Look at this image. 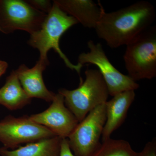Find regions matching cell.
Segmentation results:
<instances>
[{
    "label": "cell",
    "mask_w": 156,
    "mask_h": 156,
    "mask_svg": "<svg viewBox=\"0 0 156 156\" xmlns=\"http://www.w3.org/2000/svg\"><path fill=\"white\" fill-rule=\"evenodd\" d=\"M156 18L154 6L140 1L112 12L105 11L95 29L98 37L111 48L127 45L151 26Z\"/></svg>",
    "instance_id": "obj_1"
},
{
    "label": "cell",
    "mask_w": 156,
    "mask_h": 156,
    "mask_svg": "<svg viewBox=\"0 0 156 156\" xmlns=\"http://www.w3.org/2000/svg\"><path fill=\"white\" fill-rule=\"evenodd\" d=\"M79 23L77 20L62 11L55 3H53L51 11L47 15L41 28L31 34L28 44L36 48L40 53L39 59L49 61L47 54L49 50L53 49L66 65L72 70H75L80 76L81 70L83 66L73 64L67 56L62 51L59 42L63 34L69 28Z\"/></svg>",
    "instance_id": "obj_2"
},
{
    "label": "cell",
    "mask_w": 156,
    "mask_h": 156,
    "mask_svg": "<svg viewBox=\"0 0 156 156\" xmlns=\"http://www.w3.org/2000/svg\"><path fill=\"white\" fill-rule=\"evenodd\" d=\"M85 80L74 90L60 89L65 104L80 122L98 106L107 101L109 93L103 77L98 69H87Z\"/></svg>",
    "instance_id": "obj_3"
},
{
    "label": "cell",
    "mask_w": 156,
    "mask_h": 156,
    "mask_svg": "<svg viewBox=\"0 0 156 156\" xmlns=\"http://www.w3.org/2000/svg\"><path fill=\"white\" fill-rule=\"evenodd\" d=\"M123 58L128 76L133 80L155 77V26H151L128 43Z\"/></svg>",
    "instance_id": "obj_4"
},
{
    "label": "cell",
    "mask_w": 156,
    "mask_h": 156,
    "mask_svg": "<svg viewBox=\"0 0 156 156\" xmlns=\"http://www.w3.org/2000/svg\"><path fill=\"white\" fill-rule=\"evenodd\" d=\"M47 15L26 1L0 0V30L9 34L22 30L32 34L41 28Z\"/></svg>",
    "instance_id": "obj_5"
},
{
    "label": "cell",
    "mask_w": 156,
    "mask_h": 156,
    "mask_svg": "<svg viewBox=\"0 0 156 156\" xmlns=\"http://www.w3.org/2000/svg\"><path fill=\"white\" fill-rule=\"evenodd\" d=\"M105 103L98 106L80 122L69 136V144L76 156H91L100 145L106 122Z\"/></svg>",
    "instance_id": "obj_6"
},
{
    "label": "cell",
    "mask_w": 156,
    "mask_h": 156,
    "mask_svg": "<svg viewBox=\"0 0 156 156\" xmlns=\"http://www.w3.org/2000/svg\"><path fill=\"white\" fill-rule=\"evenodd\" d=\"M89 51L81 53L78 63L96 66L103 77L108 89L109 95L115 96L127 91H135L139 85L128 75L123 74L113 65L107 56L100 43L95 44L92 40L87 43Z\"/></svg>",
    "instance_id": "obj_7"
},
{
    "label": "cell",
    "mask_w": 156,
    "mask_h": 156,
    "mask_svg": "<svg viewBox=\"0 0 156 156\" xmlns=\"http://www.w3.org/2000/svg\"><path fill=\"white\" fill-rule=\"evenodd\" d=\"M55 136L46 127L32 121L28 116L9 115L0 121V142L8 149L14 150L23 144L36 142Z\"/></svg>",
    "instance_id": "obj_8"
},
{
    "label": "cell",
    "mask_w": 156,
    "mask_h": 156,
    "mask_svg": "<svg viewBox=\"0 0 156 156\" xmlns=\"http://www.w3.org/2000/svg\"><path fill=\"white\" fill-rule=\"evenodd\" d=\"M29 117L34 122L46 127L62 138H68L79 123L66 106L64 98L58 93L46 110Z\"/></svg>",
    "instance_id": "obj_9"
},
{
    "label": "cell",
    "mask_w": 156,
    "mask_h": 156,
    "mask_svg": "<svg viewBox=\"0 0 156 156\" xmlns=\"http://www.w3.org/2000/svg\"><path fill=\"white\" fill-rule=\"evenodd\" d=\"M49 64V61L39 59L32 68L23 64L16 70L23 88L31 98H36L50 102L55 97L56 94L48 90L43 80V71Z\"/></svg>",
    "instance_id": "obj_10"
},
{
    "label": "cell",
    "mask_w": 156,
    "mask_h": 156,
    "mask_svg": "<svg viewBox=\"0 0 156 156\" xmlns=\"http://www.w3.org/2000/svg\"><path fill=\"white\" fill-rule=\"evenodd\" d=\"M57 6L84 27L95 29L105 9L100 2L92 0H55Z\"/></svg>",
    "instance_id": "obj_11"
},
{
    "label": "cell",
    "mask_w": 156,
    "mask_h": 156,
    "mask_svg": "<svg viewBox=\"0 0 156 156\" xmlns=\"http://www.w3.org/2000/svg\"><path fill=\"white\" fill-rule=\"evenodd\" d=\"M135 97L134 91L130 90L115 95L105 102L106 119L101 135L102 141L111 138L112 134L122 125Z\"/></svg>",
    "instance_id": "obj_12"
},
{
    "label": "cell",
    "mask_w": 156,
    "mask_h": 156,
    "mask_svg": "<svg viewBox=\"0 0 156 156\" xmlns=\"http://www.w3.org/2000/svg\"><path fill=\"white\" fill-rule=\"evenodd\" d=\"M62 138L52 136L11 151L3 147L0 148V156H59Z\"/></svg>",
    "instance_id": "obj_13"
},
{
    "label": "cell",
    "mask_w": 156,
    "mask_h": 156,
    "mask_svg": "<svg viewBox=\"0 0 156 156\" xmlns=\"http://www.w3.org/2000/svg\"><path fill=\"white\" fill-rule=\"evenodd\" d=\"M31 101L20 84L16 70L13 71L0 89V105L9 110H16L27 105Z\"/></svg>",
    "instance_id": "obj_14"
},
{
    "label": "cell",
    "mask_w": 156,
    "mask_h": 156,
    "mask_svg": "<svg viewBox=\"0 0 156 156\" xmlns=\"http://www.w3.org/2000/svg\"><path fill=\"white\" fill-rule=\"evenodd\" d=\"M137 154L126 140L109 138L102 141L91 156H136Z\"/></svg>",
    "instance_id": "obj_15"
},
{
    "label": "cell",
    "mask_w": 156,
    "mask_h": 156,
    "mask_svg": "<svg viewBox=\"0 0 156 156\" xmlns=\"http://www.w3.org/2000/svg\"><path fill=\"white\" fill-rule=\"evenodd\" d=\"M26 1L35 9L47 14L50 12L53 7L50 1L29 0Z\"/></svg>",
    "instance_id": "obj_16"
},
{
    "label": "cell",
    "mask_w": 156,
    "mask_h": 156,
    "mask_svg": "<svg viewBox=\"0 0 156 156\" xmlns=\"http://www.w3.org/2000/svg\"><path fill=\"white\" fill-rule=\"evenodd\" d=\"M136 156H156V140L154 139L146 144L143 150Z\"/></svg>",
    "instance_id": "obj_17"
},
{
    "label": "cell",
    "mask_w": 156,
    "mask_h": 156,
    "mask_svg": "<svg viewBox=\"0 0 156 156\" xmlns=\"http://www.w3.org/2000/svg\"><path fill=\"white\" fill-rule=\"evenodd\" d=\"M59 156H75L69 147L68 138H62Z\"/></svg>",
    "instance_id": "obj_18"
},
{
    "label": "cell",
    "mask_w": 156,
    "mask_h": 156,
    "mask_svg": "<svg viewBox=\"0 0 156 156\" xmlns=\"http://www.w3.org/2000/svg\"><path fill=\"white\" fill-rule=\"evenodd\" d=\"M8 64L6 62L0 60V77L5 73Z\"/></svg>",
    "instance_id": "obj_19"
}]
</instances>
